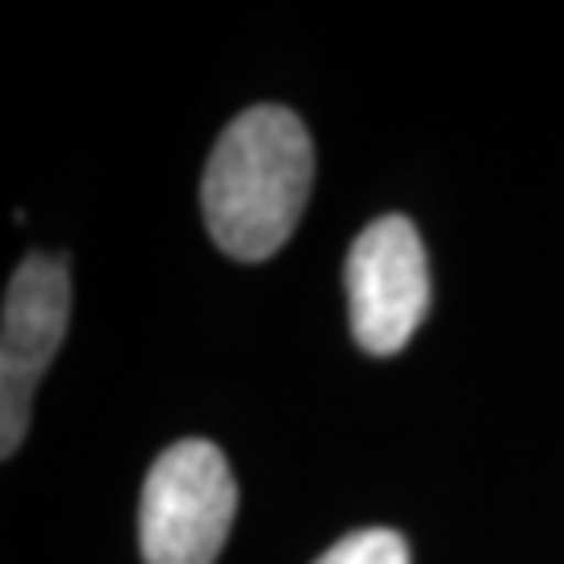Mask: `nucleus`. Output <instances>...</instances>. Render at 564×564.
<instances>
[{
	"instance_id": "7ed1b4c3",
	"label": "nucleus",
	"mask_w": 564,
	"mask_h": 564,
	"mask_svg": "<svg viewBox=\"0 0 564 564\" xmlns=\"http://www.w3.org/2000/svg\"><path fill=\"white\" fill-rule=\"evenodd\" d=\"M67 314H72L67 260L46 251L25 256L4 289V323H0V456L4 460L25 440L30 398L67 335Z\"/></svg>"
},
{
	"instance_id": "39448f33",
	"label": "nucleus",
	"mask_w": 564,
	"mask_h": 564,
	"mask_svg": "<svg viewBox=\"0 0 564 564\" xmlns=\"http://www.w3.org/2000/svg\"><path fill=\"white\" fill-rule=\"evenodd\" d=\"M314 564H410V547L398 531L389 527H368V531H351L339 544L323 552Z\"/></svg>"
},
{
	"instance_id": "f03ea898",
	"label": "nucleus",
	"mask_w": 564,
	"mask_h": 564,
	"mask_svg": "<svg viewBox=\"0 0 564 564\" xmlns=\"http://www.w3.org/2000/svg\"><path fill=\"white\" fill-rule=\"evenodd\" d=\"M235 473L209 440L172 444L142 485L139 540L147 564H214L235 523Z\"/></svg>"
},
{
	"instance_id": "20e7f679",
	"label": "nucleus",
	"mask_w": 564,
	"mask_h": 564,
	"mask_svg": "<svg viewBox=\"0 0 564 564\" xmlns=\"http://www.w3.org/2000/svg\"><path fill=\"white\" fill-rule=\"evenodd\" d=\"M351 330L368 356H398L426 318V251L410 218L389 214L347 251Z\"/></svg>"
},
{
	"instance_id": "f257e3e1",
	"label": "nucleus",
	"mask_w": 564,
	"mask_h": 564,
	"mask_svg": "<svg viewBox=\"0 0 564 564\" xmlns=\"http://www.w3.org/2000/svg\"><path fill=\"white\" fill-rule=\"evenodd\" d=\"M314 147L281 105H256L226 126L205 163L202 209L209 239L230 260L260 263L276 256L310 197Z\"/></svg>"
}]
</instances>
